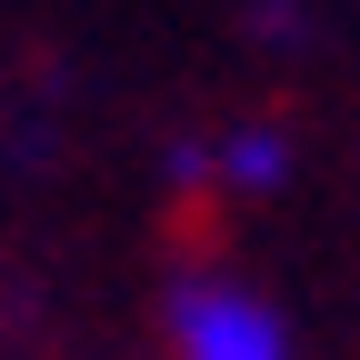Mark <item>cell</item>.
<instances>
[{
	"label": "cell",
	"mask_w": 360,
	"mask_h": 360,
	"mask_svg": "<svg viewBox=\"0 0 360 360\" xmlns=\"http://www.w3.org/2000/svg\"><path fill=\"white\" fill-rule=\"evenodd\" d=\"M170 330H180V360H290L281 321H270L250 290H220V281H191V290H180Z\"/></svg>",
	"instance_id": "1"
},
{
	"label": "cell",
	"mask_w": 360,
	"mask_h": 360,
	"mask_svg": "<svg viewBox=\"0 0 360 360\" xmlns=\"http://www.w3.org/2000/svg\"><path fill=\"white\" fill-rule=\"evenodd\" d=\"M220 170H231L240 191H260V180H281V170H290V150H281V130H240V141L220 150Z\"/></svg>",
	"instance_id": "2"
}]
</instances>
